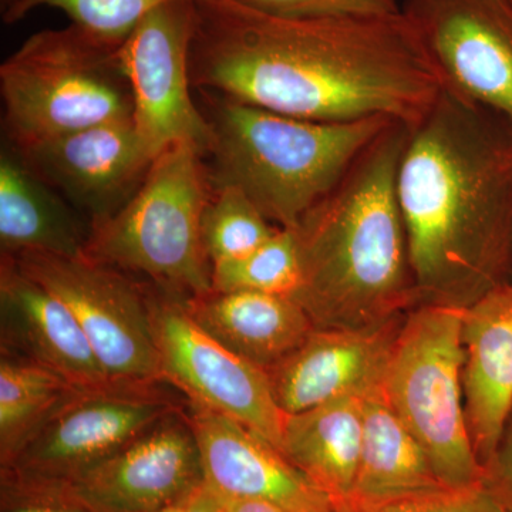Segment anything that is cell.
I'll use <instances>...</instances> for the list:
<instances>
[{"mask_svg": "<svg viewBox=\"0 0 512 512\" xmlns=\"http://www.w3.org/2000/svg\"><path fill=\"white\" fill-rule=\"evenodd\" d=\"M464 413L484 468L512 416V282L464 306Z\"/></svg>", "mask_w": 512, "mask_h": 512, "instance_id": "ac0fdd59", "label": "cell"}, {"mask_svg": "<svg viewBox=\"0 0 512 512\" xmlns=\"http://www.w3.org/2000/svg\"><path fill=\"white\" fill-rule=\"evenodd\" d=\"M417 298L467 306L512 278V124L447 89L397 170Z\"/></svg>", "mask_w": 512, "mask_h": 512, "instance_id": "7a4b0ae2", "label": "cell"}, {"mask_svg": "<svg viewBox=\"0 0 512 512\" xmlns=\"http://www.w3.org/2000/svg\"><path fill=\"white\" fill-rule=\"evenodd\" d=\"M207 97L212 187H235L275 227L296 228L348 174L392 119L323 123L217 94ZM207 163V161H205Z\"/></svg>", "mask_w": 512, "mask_h": 512, "instance_id": "277c9868", "label": "cell"}, {"mask_svg": "<svg viewBox=\"0 0 512 512\" xmlns=\"http://www.w3.org/2000/svg\"><path fill=\"white\" fill-rule=\"evenodd\" d=\"M485 485L512 512V416L494 457L485 466Z\"/></svg>", "mask_w": 512, "mask_h": 512, "instance_id": "f1b7e54d", "label": "cell"}, {"mask_svg": "<svg viewBox=\"0 0 512 512\" xmlns=\"http://www.w3.org/2000/svg\"><path fill=\"white\" fill-rule=\"evenodd\" d=\"M212 291H251L291 296L301 284L293 229L279 228L265 244L237 261L211 266Z\"/></svg>", "mask_w": 512, "mask_h": 512, "instance_id": "d4e9b609", "label": "cell"}, {"mask_svg": "<svg viewBox=\"0 0 512 512\" xmlns=\"http://www.w3.org/2000/svg\"><path fill=\"white\" fill-rule=\"evenodd\" d=\"M163 382L188 402L231 417L281 451L288 414L276 403L264 369L211 336L187 306V295L147 289Z\"/></svg>", "mask_w": 512, "mask_h": 512, "instance_id": "ba28073f", "label": "cell"}, {"mask_svg": "<svg viewBox=\"0 0 512 512\" xmlns=\"http://www.w3.org/2000/svg\"><path fill=\"white\" fill-rule=\"evenodd\" d=\"M187 306L198 325L265 372L295 352L316 329L291 296L211 291L187 296Z\"/></svg>", "mask_w": 512, "mask_h": 512, "instance_id": "d6986e66", "label": "cell"}, {"mask_svg": "<svg viewBox=\"0 0 512 512\" xmlns=\"http://www.w3.org/2000/svg\"><path fill=\"white\" fill-rule=\"evenodd\" d=\"M510 2L512 3V0H510Z\"/></svg>", "mask_w": 512, "mask_h": 512, "instance_id": "d6a6232c", "label": "cell"}, {"mask_svg": "<svg viewBox=\"0 0 512 512\" xmlns=\"http://www.w3.org/2000/svg\"><path fill=\"white\" fill-rule=\"evenodd\" d=\"M464 306L423 303L397 332L383 380L387 402L448 490L485 484L463 397Z\"/></svg>", "mask_w": 512, "mask_h": 512, "instance_id": "52a82bcc", "label": "cell"}, {"mask_svg": "<svg viewBox=\"0 0 512 512\" xmlns=\"http://www.w3.org/2000/svg\"><path fill=\"white\" fill-rule=\"evenodd\" d=\"M2 352L25 357L79 390L113 386L89 340L62 299L19 268L0 262Z\"/></svg>", "mask_w": 512, "mask_h": 512, "instance_id": "e0dca14e", "label": "cell"}, {"mask_svg": "<svg viewBox=\"0 0 512 512\" xmlns=\"http://www.w3.org/2000/svg\"><path fill=\"white\" fill-rule=\"evenodd\" d=\"M278 229L235 187L214 188L202 214V242L211 266L244 258Z\"/></svg>", "mask_w": 512, "mask_h": 512, "instance_id": "cb8c5ba5", "label": "cell"}, {"mask_svg": "<svg viewBox=\"0 0 512 512\" xmlns=\"http://www.w3.org/2000/svg\"><path fill=\"white\" fill-rule=\"evenodd\" d=\"M195 25V0H170L148 12L117 50L134 126L156 154L190 144L205 157L210 148V121L191 94Z\"/></svg>", "mask_w": 512, "mask_h": 512, "instance_id": "8fae6325", "label": "cell"}, {"mask_svg": "<svg viewBox=\"0 0 512 512\" xmlns=\"http://www.w3.org/2000/svg\"><path fill=\"white\" fill-rule=\"evenodd\" d=\"M2 512H92L64 498L40 494L2 493Z\"/></svg>", "mask_w": 512, "mask_h": 512, "instance_id": "f546056e", "label": "cell"}, {"mask_svg": "<svg viewBox=\"0 0 512 512\" xmlns=\"http://www.w3.org/2000/svg\"><path fill=\"white\" fill-rule=\"evenodd\" d=\"M18 150L90 225L133 198L158 156L133 121L84 128Z\"/></svg>", "mask_w": 512, "mask_h": 512, "instance_id": "5bb4252c", "label": "cell"}, {"mask_svg": "<svg viewBox=\"0 0 512 512\" xmlns=\"http://www.w3.org/2000/svg\"><path fill=\"white\" fill-rule=\"evenodd\" d=\"M204 481L200 448L180 407L70 480L2 493L50 495L92 512H160Z\"/></svg>", "mask_w": 512, "mask_h": 512, "instance_id": "7c38bea8", "label": "cell"}, {"mask_svg": "<svg viewBox=\"0 0 512 512\" xmlns=\"http://www.w3.org/2000/svg\"><path fill=\"white\" fill-rule=\"evenodd\" d=\"M249 8L289 18L379 19L403 13L404 0H237Z\"/></svg>", "mask_w": 512, "mask_h": 512, "instance_id": "4316f807", "label": "cell"}, {"mask_svg": "<svg viewBox=\"0 0 512 512\" xmlns=\"http://www.w3.org/2000/svg\"><path fill=\"white\" fill-rule=\"evenodd\" d=\"M511 282H512V278H511Z\"/></svg>", "mask_w": 512, "mask_h": 512, "instance_id": "836d02e7", "label": "cell"}, {"mask_svg": "<svg viewBox=\"0 0 512 512\" xmlns=\"http://www.w3.org/2000/svg\"><path fill=\"white\" fill-rule=\"evenodd\" d=\"M73 313L101 369L117 384L163 382L147 291L87 256L8 255Z\"/></svg>", "mask_w": 512, "mask_h": 512, "instance_id": "9c48e42d", "label": "cell"}, {"mask_svg": "<svg viewBox=\"0 0 512 512\" xmlns=\"http://www.w3.org/2000/svg\"><path fill=\"white\" fill-rule=\"evenodd\" d=\"M204 154L190 144L165 148L146 180L116 214L90 225L87 258L146 275L187 296L212 291L201 221L212 194Z\"/></svg>", "mask_w": 512, "mask_h": 512, "instance_id": "5b68a950", "label": "cell"}, {"mask_svg": "<svg viewBox=\"0 0 512 512\" xmlns=\"http://www.w3.org/2000/svg\"><path fill=\"white\" fill-rule=\"evenodd\" d=\"M429 458L382 389L363 397V437L355 491L348 505H372L443 490Z\"/></svg>", "mask_w": 512, "mask_h": 512, "instance_id": "7402d4cb", "label": "cell"}, {"mask_svg": "<svg viewBox=\"0 0 512 512\" xmlns=\"http://www.w3.org/2000/svg\"><path fill=\"white\" fill-rule=\"evenodd\" d=\"M399 328L315 329L281 363L266 370L282 412H308L342 397L382 389Z\"/></svg>", "mask_w": 512, "mask_h": 512, "instance_id": "2e32d148", "label": "cell"}, {"mask_svg": "<svg viewBox=\"0 0 512 512\" xmlns=\"http://www.w3.org/2000/svg\"><path fill=\"white\" fill-rule=\"evenodd\" d=\"M222 505H224V500L221 495L204 481L183 498L168 505L160 512H222Z\"/></svg>", "mask_w": 512, "mask_h": 512, "instance_id": "4dcf8cb0", "label": "cell"}, {"mask_svg": "<svg viewBox=\"0 0 512 512\" xmlns=\"http://www.w3.org/2000/svg\"><path fill=\"white\" fill-rule=\"evenodd\" d=\"M444 89L512 124L510 0H404Z\"/></svg>", "mask_w": 512, "mask_h": 512, "instance_id": "4fadbf2b", "label": "cell"}, {"mask_svg": "<svg viewBox=\"0 0 512 512\" xmlns=\"http://www.w3.org/2000/svg\"><path fill=\"white\" fill-rule=\"evenodd\" d=\"M362 437L363 397H342L288 416L281 453L329 495L338 512L355 491Z\"/></svg>", "mask_w": 512, "mask_h": 512, "instance_id": "44dd1931", "label": "cell"}, {"mask_svg": "<svg viewBox=\"0 0 512 512\" xmlns=\"http://www.w3.org/2000/svg\"><path fill=\"white\" fill-rule=\"evenodd\" d=\"M222 512H286L274 504L265 501L242 500V498H225Z\"/></svg>", "mask_w": 512, "mask_h": 512, "instance_id": "1f68e13d", "label": "cell"}, {"mask_svg": "<svg viewBox=\"0 0 512 512\" xmlns=\"http://www.w3.org/2000/svg\"><path fill=\"white\" fill-rule=\"evenodd\" d=\"M117 50L73 25L28 37L0 66L6 141L28 148L84 128L133 121Z\"/></svg>", "mask_w": 512, "mask_h": 512, "instance_id": "8992f818", "label": "cell"}, {"mask_svg": "<svg viewBox=\"0 0 512 512\" xmlns=\"http://www.w3.org/2000/svg\"><path fill=\"white\" fill-rule=\"evenodd\" d=\"M156 384L77 390L2 467V488L63 483L116 453L180 409Z\"/></svg>", "mask_w": 512, "mask_h": 512, "instance_id": "30bf717a", "label": "cell"}, {"mask_svg": "<svg viewBox=\"0 0 512 512\" xmlns=\"http://www.w3.org/2000/svg\"><path fill=\"white\" fill-rule=\"evenodd\" d=\"M194 89L298 119L413 124L443 84L404 15L289 18L195 0Z\"/></svg>", "mask_w": 512, "mask_h": 512, "instance_id": "6da1fadb", "label": "cell"}, {"mask_svg": "<svg viewBox=\"0 0 512 512\" xmlns=\"http://www.w3.org/2000/svg\"><path fill=\"white\" fill-rule=\"evenodd\" d=\"M187 417L205 483L221 497L265 501L286 512H336L329 495L255 431L190 402Z\"/></svg>", "mask_w": 512, "mask_h": 512, "instance_id": "9a60e30c", "label": "cell"}, {"mask_svg": "<svg viewBox=\"0 0 512 512\" xmlns=\"http://www.w3.org/2000/svg\"><path fill=\"white\" fill-rule=\"evenodd\" d=\"M338 512H508L487 485L410 495L372 505H348Z\"/></svg>", "mask_w": 512, "mask_h": 512, "instance_id": "83f0119b", "label": "cell"}, {"mask_svg": "<svg viewBox=\"0 0 512 512\" xmlns=\"http://www.w3.org/2000/svg\"><path fill=\"white\" fill-rule=\"evenodd\" d=\"M165 2L170 0H0V9L6 25L20 22L43 6L62 10L73 26L119 49L138 22Z\"/></svg>", "mask_w": 512, "mask_h": 512, "instance_id": "484cf974", "label": "cell"}, {"mask_svg": "<svg viewBox=\"0 0 512 512\" xmlns=\"http://www.w3.org/2000/svg\"><path fill=\"white\" fill-rule=\"evenodd\" d=\"M36 173L18 148L6 141L0 153V249L70 256L86 254L90 227L72 205Z\"/></svg>", "mask_w": 512, "mask_h": 512, "instance_id": "ffe728a7", "label": "cell"}, {"mask_svg": "<svg viewBox=\"0 0 512 512\" xmlns=\"http://www.w3.org/2000/svg\"><path fill=\"white\" fill-rule=\"evenodd\" d=\"M409 124L393 121L293 228L301 284L293 299L316 329H370L419 302L397 170Z\"/></svg>", "mask_w": 512, "mask_h": 512, "instance_id": "3957f363", "label": "cell"}, {"mask_svg": "<svg viewBox=\"0 0 512 512\" xmlns=\"http://www.w3.org/2000/svg\"><path fill=\"white\" fill-rule=\"evenodd\" d=\"M76 387L32 360L0 356V463L9 464Z\"/></svg>", "mask_w": 512, "mask_h": 512, "instance_id": "603a6c76", "label": "cell"}]
</instances>
